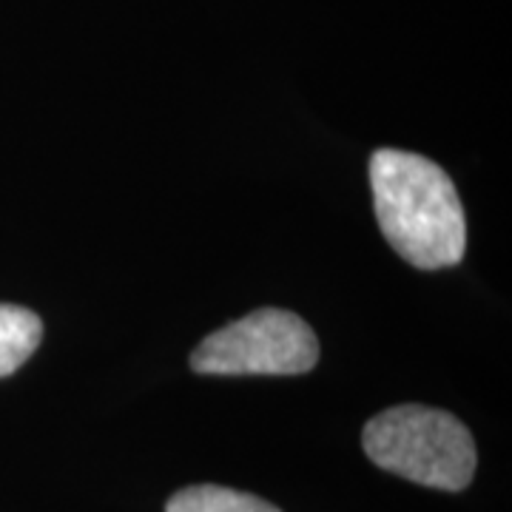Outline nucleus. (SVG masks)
Wrapping results in <instances>:
<instances>
[{
	"instance_id": "1",
	"label": "nucleus",
	"mask_w": 512,
	"mask_h": 512,
	"mask_svg": "<svg viewBox=\"0 0 512 512\" xmlns=\"http://www.w3.org/2000/svg\"><path fill=\"white\" fill-rule=\"evenodd\" d=\"M376 220L393 251L421 271L458 265L467 222L450 174L433 160L379 148L370 157Z\"/></svg>"
},
{
	"instance_id": "2",
	"label": "nucleus",
	"mask_w": 512,
	"mask_h": 512,
	"mask_svg": "<svg viewBox=\"0 0 512 512\" xmlns=\"http://www.w3.org/2000/svg\"><path fill=\"white\" fill-rule=\"evenodd\" d=\"M362 447L382 470L433 490L458 493L476 473L470 430L456 416L424 404H399L373 416Z\"/></svg>"
},
{
	"instance_id": "3",
	"label": "nucleus",
	"mask_w": 512,
	"mask_h": 512,
	"mask_svg": "<svg viewBox=\"0 0 512 512\" xmlns=\"http://www.w3.org/2000/svg\"><path fill=\"white\" fill-rule=\"evenodd\" d=\"M319 362V339L291 311L262 308L214 330L191 353L205 376H296Z\"/></svg>"
},
{
	"instance_id": "4",
	"label": "nucleus",
	"mask_w": 512,
	"mask_h": 512,
	"mask_svg": "<svg viewBox=\"0 0 512 512\" xmlns=\"http://www.w3.org/2000/svg\"><path fill=\"white\" fill-rule=\"evenodd\" d=\"M43 339L40 316L20 305H0V379L23 367Z\"/></svg>"
},
{
	"instance_id": "5",
	"label": "nucleus",
	"mask_w": 512,
	"mask_h": 512,
	"mask_svg": "<svg viewBox=\"0 0 512 512\" xmlns=\"http://www.w3.org/2000/svg\"><path fill=\"white\" fill-rule=\"evenodd\" d=\"M165 512H282L274 504L256 495L217 487V484H197L174 493L165 504Z\"/></svg>"
}]
</instances>
